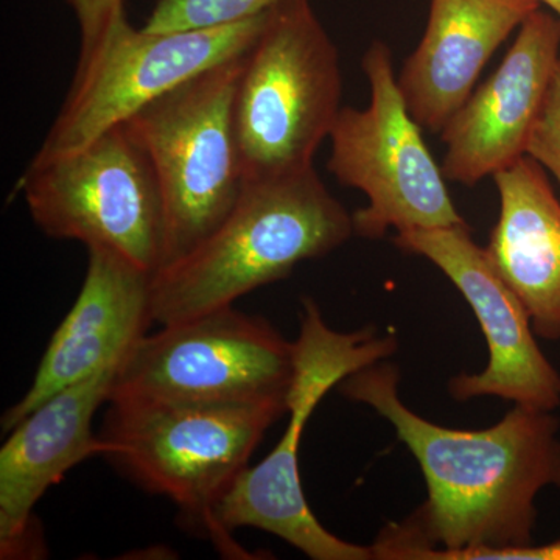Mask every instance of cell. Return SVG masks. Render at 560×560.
I'll list each match as a JSON object with an SVG mask.
<instances>
[{
  "mask_svg": "<svg viewBox=\"0 0 560 560\" xmlns=\"http://www.w3.org/2000/svg\"><path fill=\"white\" fill-rule=\"evenodd\" d=\"M340 58L308 0L268 11L245 55L234 117L246 180L313 167L341 106Z\"/></svg>",
  "mask_w": 560,
  "mask_h": 560,
  "instance_id": "4",
  "label": "cell"
},
{
  "mask_svg": "<svg viewBox=\"0 0 560 560\" xmlns=\"http://www.w3.org/2000/svg\"><path fill=\"white\" fill-rule=\"evenodd\" d=\"M500 215L488 248L537 337L560 340V198L530 156L493 176Z\"/></svg>",
  "mask_w": 560,
  "mask_h": 560,
  "instance_id": "16",
  "label": "cell"
},
{
  "mask_svg": "<svg viewBox=\"0 0 560 560\" xmlns=\"http://www.w3.org/2000/svg\"><path fill=\"white\" fill-rule=\"evenodd\" d=\"M33 221L57 241L102 248L154 275L164 260V198L127 124L70 153L33 158L20 184Z\"/></svg>",
  "mask_w": 560,
  "mask_h": 560,
  "instance_id": "7",
  "label": "cell"
},
{
  "mask_svg": "<svg viewBox=\"0 0 560 560\" xmlns=\"http://www.w3.org/2000/svg\"><path fill=\"white\" fill-rule=\"evenodd\" d=\"M447 560H560V540L547 545H526V547L477 548V550L455 552Z\"/></svg>",
  "mask_w": 560,
  "mask_h": 560,
  "instance_id": "20",
  "label": "cell"
},
{
  "mask_svg": "<svg viewBox=\"0 0 560 560\" xmlns=\"http://www.w3.org/2000/svg\"><path fill=\"white\" fill-rule=\"evenodd\" d=\"M88 250L79 298L51 337L31 388L3 415L5 433L54 394L119 364L149 334L153 275L108 249Z\"/></svg>",
  "mask_w": 560,
  "mask_h": 560,
  "instance_id": "14",
  "label": "cell"
},
{
  "mask_svg": "<svg viewBox=\"0 0 560 560\" xmlns=\"http://www.w3.org/2000/svg\"><path fill=\"white\" fill-rule=\"evenodd\" d=\"M399 348L396 334L375 327L331 329L312 298L302 300L300 337L294 341L293 381L287 397L289 422L270 455L246 467L213 511L208 534L232 551L231 534L254 528L279 537L313 560H372L371 547L342 540L320 525L301 485L300 445L319 401L353 372L388 360Z\"/></svg>",
  "mask_w": 560,
  "mask_h": 560,
  "instance_id": "3",
  "label": "cell"
},
{
  "mask_svg": "<svg viewBox=\"0 0 560 560\" xmlns=\"http://www.w3.org/2000/svg\"><path fill=\"white\" fill-rule=\"evenodd\" d=\"M537 2L550 7L552 13L558 14L560 18V0H537Z\"/></svg>",
  "mask_w": 560,
  "mask_h": 560,
  "instance_id": "21",
  "label": "cell"
},
{
  "mask_svg": "<svg viewBox=\"0 0 560 560\" xmlns=\"http://www.w3.org/2000/svg\"><path fill=\"white\" fill-rule=\"evenodd\" d=\"M559 60L560 18L534 11L495 73L442 128L445 179L477 186L528 156Z\"/></svg>",
  "mask_w": 560,
  "mask_h": 560,
  "instance_id": "12",
  "label": "cell"
},
{
  "mask_svg": "<svg viewBox=\"0 0 560 560\" xmlns=\"http://www.w3.org/2000/svg\"><path fill=\"white\" fill-rule=\"evenodd\" d=\"M539 9L537 0H430L425 33L397 77L423 131H442L493 51Z\"/></svg>",
  "mask_w": 560,
  "mask_h": 560,
  "instance_id": "15",
  "label": "cell"
},
{
  "mask_svg": "<svg viewBox=\"0 0 560 560\" xmlns=\"http://www.w3.org/2000/svg\"><path fill=\"white\" fill-rule=\"evenodd\" d=\"M363 70L370 81V105L341 108L330 132L327 161L338 183L366 195L368 205L352 215L353 234L378 241L389 230L399 234L464 226L444 172L404 101L385 43L371 44Z\"/></svg>",
  "mask_w": 560,
  "mask_h": 560,
  "instance_id": "8",
  "label": "cell"
},
{
  "mask_svg": "<svg viewBox=\"0 0 560 560\" xmlns=\"http://www.w3.org/2000/svg\"><path fill=\"white\" fill-rule=\"evenodd\" d=\"M245 55L202 70L124 121L160 179L165 210L161 268L200 245L245 189L234 117Z\"/></svg>",
  "mask_w": 560,
  "mask_h": 560,
  "instance_id": "6",
  "label": "cell"
},
{
  "mask_svg": "<svg viewBox=\"0 0 560 560\" xmlns=\"http://www.w3.org/2000/svg\"><path fill=\"white\" fill-rule=\"evenodd\" d=\"M293 371L294 341L231 305L143 335L117 366L109 399L287 405Z\"/></svg>",
  "mask_w": 560,
  "mask_h": 560,
  "instance_id": "9",
  "label": "cell"
},
{
  "mask_svg": "<svg viewBox=\"0 0 560 560\" xmlns=\"http://www.w3.org/2000/svg\"><path fill=\"white\" fill-rule=\"evenodd\" d=\"M267 14L165 33L135 28L125 14L97 46L79 55L68 97L35 158L79 150L202 70L246 54Z\"/></svg>",
  "mask_w": 560,
  "mask_h": 560,
  "instance_id": "10",
  "label": "cell"
},
{
  "mask_svg": "<svg viewBox=\"0 0 560 560\" xmlns=\"http://www.w3.org/2000/svg\"><path fill=\"white\" fill-rule=\"evenodd\" d=\"M80 31V54H86L125 16V0H66Z\"/></svg>",
  "mask_w": 560,
  "mask_h": 560,
  "instance_id": "19",
  "label": "cell"
},
{
  "mask_svg": "<svg viewBox=\"0 0 560 560\" xmlns=\"http://www.w3.org/2000/svg\"><path fill=\"white\" fill-rule=\"evenodd\" d=\"M119 364L54 394L9 431L0 451L2 559L38 558L43 537L33 510L44 493L91 456L105 455L92 420L108 404Z\"/></svg>",
  "mask_w": 560,
  "mask_h": 560,
  "instance_id": "13",
  "label": "cell"
},
{
  "mask_svg": "<svg viewBox=\"0 0 560 560\" xmlns=\"http://www.w3.org/2000/svg\"><path fill=\"white\" fill-rule=\"evenodd\" d=\"M105 458L140 488L171 499L209 529L213 511L287 405L108 400Z\"/></svg>",
  "mask_w": 560,
  "mask_h": 560,
  "instance_id": "5",
  "label": "cell"
},
{
  "mask_svg": "<svg viewBox=\"0 0 560 560\" xmlns=\"http://www.w3.org/2000/svg\"><path fill=\"white\" fill-rule=\"evenodd\" d=\"M289 0H160L147 32L165 33L221 27L259 16Z\"/></svg>",
  "mask_w": 560,
  "mask_h": 560,
  "instance_id": "17",
  "label": "cell"
},
{
  "mask_svg": "<svg viewBox=\"0 0 560 560\" xmlns=\"http://www.w3.org/2000/svg\"><path fill=\"white\" fill-rule=\"evenodd\" d=\"M528 156L550 172L560 186V60L530 136Z\"/></svg>",
  "mask_w": 560,
  "mask_h": 560,
  "instance_id": "18",
  "label": "cell"
},
{
  "mask_svg": "<svg viewBox=\"0 0 560 560\" xmlns=\"http://www.w3.org/2000/svg\"><path fill=\"white\" fill-rule=\"evenodd\" d=\"M399 385V368L383 360L337 386L349 400L388 420L418 460L429 490L410 517L381 530L372 558L447 560L477 548L534 544L537 497L560 488L559 419L552 411L514 405L489 429H448L407 407Z\"/></svg>",
  "mask_w": 560,
  "mask_h": 560,
  "instance_id": "1",
  "label": "cell"
},
{
  "mask_svg": "<svg viewBox=\"0 0 560 560\" xmlns=\"http://www.w3.org/2000/svg\"><path fill=\"white\" fill-rule=\"evenodd\" d=\"M353 235L348 209L315 167L246 180L241 198L208 237L151 276V316L160 326L231 307L250 291L289 278L301 261Z\"/></svg>",
  "mask_w": 560,
  "mask_h": 560,
  "instance_id": "2",
  "label": "cell"
},
{
  "mask_svg": "<svg viewBox=\"0 0 560 560\" xmlns=\"http://www.w3.org/2000/svg\"><path fill=\"white\" fill-rule=\"evenodd\" d=\"M394 245L440 268L470 305L488 342L489 363L478 374L448 382L453 399L500 397L514 405L555 412L560 374L536 340L529 313L493 264L488 248L471 238L469 224L399 232Z\"/></svg>",
  "mask_w": 560,
  "mask_h": 560,
  "instance_id": "11",
  "label": "cell"
}]
</instances>
